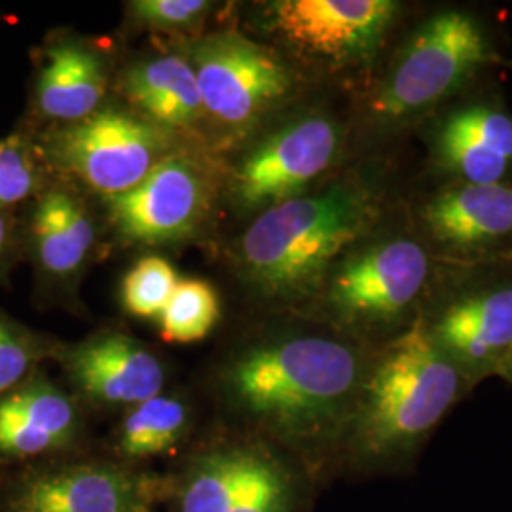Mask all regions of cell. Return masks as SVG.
I'll use <instances>...</instances> for the list:
<instances>
[{"label": "cell", "instance_id": "obj_28", "mask_svg": "<svg viewBox=\"0 0 512 512\" xmlns=\"http://www.w3.org/2000/svg\"><path fill=\"white\" fill-rule=\"evenodd\" d=\"M209 10L203 0H137L131 4L133 16L156 29H184L200 21Z\"/></svg>", "mask_w": 512, "mask_h": 512}, {"label": "cell", "instance_id": "obj_29", "mask_svg": "<svg viewBox=\"0 0 512 512\" xmlns=\"http://www.w3.org/2000/svg\"><path fill=\"white\" fill-rule=\"evenodd\" d=\"M14 238V220L10 215V209H0V262L10 251Z\"/></svg>", "mask_w": 512, "mask_h": 512}, {"label": "cell", "instance_id": "obj_15", "mask_svg": "<svg viewBox=\"0 0 512 512\" xmlns=\"http://www.w3.org/2000/svg\"><path fill=\"white\" fill-rule=\"evenodd\" d=\"M107 90L99 55L73 40L52 44L38 67L35 82L37 112L52 122L74 124L99 107Z\"/></svg>", "mask_w": 512, "mask_h": 512}, {"label": "cell", "instance_id": "obj_5", "mask_svg": "<svg viewBox=\"0 0 512 512\" xmlns=\"http://www.w3.org/2000/svg\"><path fill=\"white\" fill-rule=\"evenodd\" d=\"M167 139L150 122L101 110L44 139V154L109 198L141 183L165 160Z\"/></svg>", "mask_w": 512, "mask_h": 512}, {"label": "cell", "instance_id": "obj_6", "mask_svg": "<svg viewBox=\"0 0 512 512\" xmlns=\"http://www.w3.org/2000/svg\"><path fill=\"white\" fill-rule=\"evenodd\" d=\"M192 57L203 109L228 128L253 124L293 84L279 57L238 33L205 38Z\"/></svg>", "mask_w": 512, "mask_h": 512}, {"label": "cell", "instance_id": "obj_9", "mask_svg": "<svg viewBox=\"0 0 512 512\" xmlns=\"http://www.w3.org/2000/svg\"><path fill=\"white\" fill-rule=\"evenodd\" d=\"M429 274L423 247L391 239L351 256L332 277L330 302L351 321L389 323L418 298Z\"/></svg>", "mask_w": 512, "mask_h": 512}, {"label": "cell", "instance_id": "obj_30", "mask_svg": "<svg viewBox=\"0 0 512 512\" xmlns=\"http://www.w3.org/2000/svg\"><path fill=\"white\" fill-rule=\"evenodd\" d=\"M499 374H501V376H505L509 382H512V355L509 357V361L503 365Z\"/></svg>", "mask_w": 512, "mask_h": 512}, {"label": "cell", "instance_id": "obj_19", "mask_svg": "<svg viewBox=\"0 0 512 512\" xmlns=\"http://www.w3.org/2000/svg\"><path fill=\"white\" fill-rule=\"evenodd\" d=\"M258 448L217 452L198 463L184 486L181 512H228L253 469Z\"/></svg>", "mask_w": 512, "mask_h": 512}, {"label": "cell", "instance_id": "obj_23", "mask_svg": "<svg viewBox=\"0 0 512 512\" xmlns=\"http://www.w3.org/2000/svg\"><path fill=\"white\" fill-rule=\"evenodd\" d=\"M177 283V274L167 260L160 256L143 258L124 279V306L137 317H156L164 311Z\"/></svg>", "mask_w": 512, "mask_h": 512}, {"label": "cell", "instance_id": "obj_25", "mask_svg": "<svg viewBox=\"0 0 512 512\" xmlns=\"http://www.w3.org/2000/svg\"><path fill=\"white\" fill-rule=\"evenodd\" d=\"M440 158L467 184H501L509 162L475 141L442 131L439 135Z\"/></svg>", "mask_w": 512, "mask_h": 512}, {"label": "cell", "instance_id": "obj_7", "mask_svg": "<svg viewBox=\"0 0 512 512\" xmlns=\"http://www.w3.org/2000/svg\"><path fill=\"white\" fill-rule=\"evenodd\" d=\"M397 10L391 0H281L270 6V23L300 54L359 63L378 52Z\"/></svg>", "mask_w": 512, "mask_h": 512}, {"label": "cell", "instance_id": "obj_26", "mask_svg": "<svg viewBox=\"0 0 512 512\" xmlns=\"http://www.w3.org/2000/svg\"><path fill=\"white\" fill-rule=\"evenodd\" d=\"M442 131L471 139L509 164L512 162V120L501 110L480 105L458 110L444 122Z\"/></svg>", "mask_w": 512, "mask_h": 512}, {"label": "cell", "instance_id": "obj_27", "mask_svg": "<svg viewBox=\"0 0 512 512\" xmlns=\"http://www.w3.org/2000/svg\"><path fill=\"white\" fill-rule=\"evenodd\" d=\"M42 355V342L0 311V397L23 384Z\"/></svg>", "mask_w": 512, "mask_h": 512}, {"label": "cell", "instance_id": "obj_8", "mask_svg": "<svg viewBox=\"0 0 512 512\" xmlns=\"http://www.w3.org/2000/svg\"><path fill=\"white\" fill-rule=\"evenodd\" d=\"M340 131L325 116H308L275 131L239 165L234 194L245 209L289 202L329 169Z\"/></svg>", "mask_w": 512, "mask_h": 512}, {"label": "cell", "instance_id": "obj_11", "mask_svg": "<svg viewBox=\"0 0 512 512\" xmlns=\"http://www.w3.org/2000/svg\"><path fill=\"white\" fill-rule=\"evenodd\" d=\"M427 330L467 384L499 374L512 355V287L450 304Z\"/></svg>", "mask_w": 512, "mask_h": 512}, {"label": "cell", "instance_id": "obj_10", "mask_svg": "<svg viewBox=\"0 0 512 512\" xmlns=\"http://www.w3.org/2000/svg\"><path fill=\"white\" fill-rule=\"evenodd\" d=\"M205 203L202 173L181 158H165L137 186L109 198L112 222L139 243H165L192 234Z\"/></svg>", "mask_w": 512, "mask_h": 512}, {"label": "cell", "instance_id": "obj_20", "mask_svg": "<svg viewBox=\"0 0 512 512\" xmlns=\"http://www.w3.org/2000/svg\"><path fill=\"white\" fill-rule=\"evenodd\" d=\"M186 410L183 403L158 395L135 406L124 427L120 446L129 458H152L173 448L183 435Z\"/></svg>", "mask_w": 512, "mask_h": 512}, {"label": "cell", "instance_id": "obj_4", "mask_svg": "<svg viewBox=\"0 0 512 512\" xmlns=\"http://www.w3.org/2000/svg\"><path fill=\"white\" fill-rule=\"evenodd\" d=\"M488 59V38L471 14L439 12L404 46L374 101V110L385 120H404L431 109Z\"/></svg>", "mask_w": 512, "mask_h": 512}, {"label": "cell", "instance_id": "obj_24", "mask_svg": "<svg viewBox=\"0 0 512 512\" xmlns=\"http://www.w3.org/2000/svg\"><path fill=\"white\" fill-rule=\"evenodd\" d=\"M38 194L35 150L25 133H12L0 141V209H12Z\"/></svg>", "mask_w": 512, "mask_h": 512}, {"label": "cell", "instance_id": "obj_13", "mask_svg": "<svg viewBox=\"0 0 512 512\" xmlns=\"http://www.w3.org/2000/svg\"><path fill=\"white\" fill-rule=\"evenodd\" d=\"M74 382L109 404L147 403L164 387L160 361L122 334H110L74 349L67 359Z\"/></svg>", "mask_w": 512, "mask_h": 512}, {"label": "cell", "instance_id": "obj_2", "mask_svg": "<svg viewBox=\"0 0 512 512\" xmlns=\"http://www.w3.org/2000/svg\"><path fill=\"white\" fill-rule=\"evenodd\" d=\"M363 355L327 336H291L247 351L230 391L249 416L298 446L344 439L368 372Z\"/></svg>", "mask_w": 512, "mask_h": 512}, {"label": "cell", "instance_id": "obj_21", "mask_svg": "<svg viewBox=\"0 0 512 512\" xmlns=\"http://www.w3.org/2000/svg\"><path fill=\"white\" fill-rule=\"evenodd\" d=\"M300 490L291 467L258 448L253 469L228 512H298Z\"/></svg>", "mask_w": 512, "mask_h": 512}, {"label": "cell", "instance_id": "obj_22", "mask_svg": "<svg viewBox=\"0 0 512 512\" xmlns=\"http://www.w3.org/2000/svg\"><path fill=\"white\" fill-rule=\"evenodd\" d=\"M219 296L205 281H179L160 317L165 340L190 344L205 338L219 321Z\"/></svg>", "mask_w": 512, "mask_h": 512}, {"label": "cell", "instance_id": "obj_12", "mask_svg": "<svg viewBox=\"0 0 512 512\" xmlns=\"http://www.w3.org/2000/svg\"><path fill=\"white\" fill-rule=\"evenodd\" d=\"M141 478L101 465H78L25 480L10 512H147Z\"/></svg>", "mask_w": 512, "mask_h": 512}, {"label": "cell", "instance_id": "obj_18", "mask_svg": "<svg viewBox=\"0 0 512 512\" xmlns=\"http://www.w3.org/2000/svg\"><path fill=\"white\" fill-rule=\"evenodd\" d=\"M129 99L164 128H190L202 118V93L192 63L179 55L156 57L126 78Z\"/></svg>", "mask_w": 512, "mask_h": 512}, {"label": "cell", "instance_id": "obj_3", "mask_svg": "<svg viewBox=\"0 0 512 512\" xmlns=\"http://www.w3.org/2000/svg\"><path fill=\"white\" fill-rule=\"evenodd\" d=\"M374 220L376 203L357 184L340 183L321 194L279 203L243 234V270L264 293H300Z\"/></svg>", "mask_w": 512, "mask_h": 512}, {"label": "cell", "instance_id": "obj_1", "mask_svg": "<svg viewBox=\"0 0 512 512\" xmlns=\"http://www.w3.org/2000/svg\"><path fill=\"white\" fill-rule=\"evenodd\" d=\"M469 387L425 319H414L368 366L346 431L355 465L410 475L433 431Z\"/></svg>", "mask_w": 512, "mask_h": 512}, {"label": "cell", "instance_id": "obj_14", "mask_svg": "<svg viewBox=\"0 0 512 512\" xmlns=\"http://www.w3.org/2000/svg\"><path fill=\"white\" fill-rule=\"evenodd\" d=\"M74 406L59 389L27 378L0 397V459H31L73 437Z\"/></svg>", "mask_w": 512, "mask_h": 512}, {"label": "cell", "instance_id": "obj_17", "mask_svg": "<svg viewBox=\"0 0 512 512\" xmlns=\"http://www.w3.org/2000/svg\"><path fill=\"white\" fill-rule=\"evenodd\" d=\"M31 251L40 274L50 279L73 275L92 249L93 224L80 202L63 190H44L31 213Z\"/></svg>", "mask_w": 512, "mask_h": 512}, {"label": "cell", "instance_id": "obj_16", "mask_svg": "<svg viewBox=\"0 0 512 512\" xmlns=\"http://www.w3.org/2000/svg\"><path fill=\"white\" fill-rule=\"evenodd\" d=\"M425 224L452 247H480L512 234V186L467 184L444 190L427 203Z\"/></svg>", "mask_w": 512, "mask_h": 512}]
</instances>
